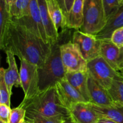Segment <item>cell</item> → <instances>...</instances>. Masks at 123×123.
I'll list each match as a JSON object with an SVG mask.
<instances>
[{
    "label": "cell",
    "instance_id": "6da1fadb",
    "mask_svg": "<svg viewBox=\"0 0 123 123\" xmlns=\"http://www.w3.org/2000/svg\"><path fill=\"white\" fill-rule=\"evenodd\" d=\"M51 43H46L27 28L11 20L0 39V48L10 51L20 60H25L38 67L43 66L50 55Z\"/></svg>",
    "mask_w": 123,
    "mask_h": 123
},
{
    "label": "cell",
    "instance_id": "7a4b0ae2",
    "mask_svg": "<svg viewBox=\"0 0 123 123\" xmlns=\"http://www.w3.org/2000/svg\"><path fill=\"white\" fill-rule=\"evenodd\" d=\"M26 111H31L49 117L67 118L71 116L70 112L61 102L55 87L40 91L32 98L23 100L19 105Z\"/></svg>",
    "mask_w": 123,
    "mask_h": 123
},
{
    "label": "cell",
    "instance_id": "3957f363",
    "mask_svg": "<svg viewBox=\"0 0 123 123\" xmlns=\"http://www.w3.org/2000/svg\"><path fill=\"white\" fill-rule=\"evenodd\" d=\"M61 38L53 43L50 55L44 64L38 67V89L43 91L55 87L60 81L66 78V72L61 56Z\"/></svg>",
    "mask_w": 123,
    "mask_h": 123
},
{
    "label": "cell",
    "instance_id": "277c9868",
    "mask_svg": "<svg viewBox=\"0 0 123 123\" xmlns=\"http://www.w3.org/2000/svg\"><path fill=\"white\" fill-rule=\"evenodd\" d=\"M106 22L102 0H85L84 21L79 30L95 36L105 27Z\"/></svg>",
    "mask_w": 123,
    "mask_h": 123
},
{
    "label": "cell",
    "instance_id": "5b68a950",
    "mask_svg": "<svg viewBox=\"0 0 123 123\" xmlns=\"http://www.w3.org/2000/svg\"><path fill=\"white\" fill-rule=\"evenodd\" d=\"M87 72L94 80L107 90L115 79H123V74L112 68L102 56L88 61Z\"/></svg>",
    "mask_w": 123,
    "mask_h": 123
},
{
    "label": "cell",
    "instance_id": "8992f818",
    "mask_svg": "<svg viewBox=\"0 0 123 123\" xmlns=\"http://www.w3.org/2000/svg\"><path fill=\"white\" fill-rule=\"evenodd\" d=\"M60 50L66 73L87 72L88 62L84 58L78 48L72 40L61 43Z\"/></svg>",
    "mask_w": 123,
    "mask_h": 123
},
{
    "label": "cell",
    "instance_id": "52a82bcc",
    "mask_svg": "<svg viewBox=\"0 0 123 123\" xmlns=\"http://www.w3.org/2000/svg\"><path fill=\"white\" fill-rule=\"evenodd\" d=\"M72 42L76 46L87 62L100 56L102 41L93 35L76 30L72 35Z\"/></svg>",
    "mask_w": 123,
    "mask_h": 123
},
{
    "label": "cell",
    "instance_id": "ba28073f",
    "mask_svg": "<svg viewBox=\"0 0 123 123\" xmlns=\"http://www.w3.org/2000/svg\"><path fill=\"white\" fill-rule=\"evenodd\" d=\"M19 74L21 88L25 95L24 100L30 99L40 92L38 67L25 60H20Z\"/></svg>",
    "mask_w": 123,
    "mask_h": 123
},
{
    "label": "cell",
    "instance_id": "9c48e42d",
    "mask_svg": "<svg viewBox=\"0 0 123 123\" xmlns=\"http://www.w3.org/2000/svg\"><path fill=\"white\" fill-rule=\"evenodd\" d=\"M11 20L27 28L34 34L42 38L46 43H50L47 37L45 29L42 22L37 0H31L30 12L28 16L19 19Z\"/></svg>",
    "mask_w": 123,
    "mask_h": 123
},
{
    "label": "cell",
    "instance_id": "30bf717a",
    "mask_svg": "<svg viewBox=\"0 0 123 123\" xmlns=\"http://www.w3.org/2000/svg\"><path fill=\"white\" fill-rule=\"evenodd\" d=\"M101 41L100 56L114 69L121 72L123 70V46L115 45L111 39Z\"/></svg>",
    "mask_w": 123,
    "mask_h": 123
},
{
    "label": "cell",
    "instance_id": "8fae6325",
    "mask_svg": "<svg viewBox=\"0 0 123 123\" xmlns=\"http://www.w3.org/2000/svg\"><path fill=\"white\" fill-rule=\"evenodd\" d=\"M56 88L61 102L68 109L75 103H87L84 97L67 81L66 78L56 84Z\"/></svg>",
    "mask_w": 123,
    "mask_h": 123
},
{
    "label": "cell",
    "instance_id": "7c38bea8",
    "mask_svg": "<svg viewBox=\"0 0 123 123\" xmlns=\"http://www.w3.org/2000/svg\"><path fill=\"white\" fill-rule=\"evenodd\" d=\"M88 87L91 103L100 106H109L115 105L108 90L98 84L89 74Z\"/></svg>",
    "mask_w": 123,
    "mask_h": 123
},
{
    "label": "cell",
    "instance_id": "4fadbf2b",
    "mask_svg": "<svg viewBox=\"0 0 123 123\" xmlns=\"http://www.w3.org/2000/svg\"><path fill=\"white\" fill-rule=\"evenodd\" d=\"M69 111L71 116L78 123H97L100 118L88 103L80 102L73 104Z\"/></svg>",
    "mask_w": 123,
    "mask_h": 123
},
{
    "label": "cell",
    "instance_id": "5bb4252c",
    "mask_svg": "<svg viewBox=\"0 0 123 123\" xmlns=\"http://www.w3.org/2000/svg\"><path fill=\"white\" fill-rule=\"evenodd\" d=\"M50 18L58 34L67 31V18L58 0H46Z\"/></svg>",
    "mask_w": 123,
    "mask_h": 123
},
{
    "label": "cell",
    "instance_id": "9a60e30c",
    "mask_svg": "<svg viewBox=\"0 0 123 123\" xmlns=\"http://www.w3.org/2000/svg\"><path fill=\"white\" fill-rule=\"evenodd\" d=\"M5 52L7 56L6 60L8 66L7 68H3L4 77L9 92L12 94L13 86L21 87L20 74L18 71L14 54L10 51H6Z\"/></svg>",
    "mask_w": 123,
    "mask_h": 123
},
{
    "label": "cell",
    "instance_id": "2e32d148",
    "mask_svg": "<svg viewBox=\"0 0 123 123\" xmlns=\"http://www.w3.org/2000/svg\"><path fill=\"white\" fill-rule=\"evenodd\" d=\"M67 81L84 97L87 103L91 102L88 87V72H78L66 73Z\"/></svg>",
    "mask_w": 123,
    "mask_h": 123
},
{
    "label": "cell",
    "instance_id": "e0dca14e",
    "mask_svg": "<svg viewBox=\"0 0 123 123\" xmlns=\"http://www.w3.org/2000/svg\"><path fill=\"white\" fill-rule=\"evenodd\" d=\"M123 26V4L118 10L107 21L105 27L95 37L100 40L111 39L113 32Z\"/></svg>",
    "mask_w": 123,
    "mask_h": 123
},
{
    "label": "cell",
    "instance_id": "ac0fdd59",
    "mask_svg": "<svg viewBox=\"0 0 123 123\" xmlns=\"http://www.w3.org/2000/svg\"><path fill=\"white\" fill-rule=\"evenodd\" d=\"M41 18L49 42L52 44L57 42L59 38V34L56 31L50 18L46 0H37Z\"/></svg>",
    "mask_w": 123,
    "mask_h": 123
},
{
    "label": "cell",
    "instance_id": "d6986e66",
    "mask_svg": "<svg viewBox=\"0 0 123 123\" xmlns=\"http://www.w3.org/2000/svg\"><path fill=\"white\" fill-rule=\"evenodd\" d=\"M84 1L85 0H74L72 8L67 15L68 28L79 30L82 26Z\"/></svg>",
    "mask_w": 123,
    "mask_h": 123
},
{
    "label": "cell",
    "instance_id": "ffe728a7",
    "mask_svg": "<svg viewBox=\"0 0 123 123\" xmlns=\"http://www.w3.org/2000/svg\"><path fill=\"white\" fill-rule=\"evenodd\" d=\"M89 105L100 118L111 120L117 123H123V106L114 105L109 106H100L88 103Z\"/></svg>",
    "mask_w": 123,
    "mask_h": 123
},
{
    "label": "cell",
    "instance_id": "44dd1931",
    "mask_svg": "<svg viewBox=\"0 0 123 123\" xmlns=\"http://www.w3.org/2000/svg\"><path fill=\"white\" fill-rule=\"evenodd\" d=\"M30 2L31 0H16L10 11L12 19H19L28 16L30 12Z\"/></svg>",
    "mask_w": 123,
    "mask_h": 123
},
{
    "label": "cell",
    "instance_id": "7402d4cb",
    "mask_svg": "<svg viewBox=\"0 0 123 123\" xmlns=\"http://www.w3.org/2000/svg\"><path fill=\"white\" fill-rule=\"evenodd\" d=\"M62 117H49L31 111H26L25 121L29 123H62Z\"/></svg>",
    "mask_w": 123,
    "mask_h": 123
},
{
    "label": "cell",
    "instance_id": "603a6c76",
    "mask_svg": "<svg viewBox=\"0 0 123 123\" xmlns=\"http://www.w3.org/2000/svg\"><path fill=\"white\" fill-rule=\"evenodd\" d=\"M115 104L123 106V79H115L108 90Z\"/></svg>",
    "mask_w": 123,
    "mask_h": 123
},
{
    "label": "cell",
    "instance_id": "cb8c5ba5",
    "mask_svg": "<svg viewBox=\"0 0 123 123\" xmlns=\"http://www.w3.org/2000/svg\"><path fill=\"white\" fill-rule=\"evenodd\" d=\"M11 19L10 13L7 8L6 0H0V39L3 37Z\"/></svg>",
    "mask_w": 123,
    "mask_h": 123
},
{
    "label": "cell",
    "instance_id": "d4e9b609",
    "mask_svg": "<svg viewBox=\"0 0 123 123\" xmlns=\"http://www.w3.org/2000/svg\"><path fill=\"white\" fill-rule=\"evenodd\" d=\"M11 96L4 77L3 67H1L0 69V104L6 105L10 107Z\"/></svg>",
    "mask_w": 123,
    "mask_h": 123
},
{
    "label": "cell",
    "instance_id": "484cf974",
    "mask_svg": "<svg viewBox=\"0 0 123 123\" xmlns=\"http://www.w3.org/2000/svg\"><path fill=\"white\" fill-rule=\"evenodd\" d=\"M106 21H108L122 5L120 0H102Z\"/></svg>",
    "mask_w": 123,
    "mask_h": 123
},
{
    "label": "cell",
    "instance_id": "4316f807",
    "mask_svg": "<svg viewBox=\"0 0 123 123\" xmlns=\"http://www.w3.org/2000/svg\"><path fill=\"white\" fill-rule=\"evenodd\" d=\"M26 109L19 106L12 109L8 123H20L25 119Z\"/></svg>",
    "mask_w": 123,
    "mask_h": 123
},
{
    "label": "cell",
    "instance_id": "83f0119b",
    "mask_svg": "<svg viewBox=\"0 0 123 123\" xmlns=\"http://www.w3.org/2000/svg\"><path fill=\"white\" fill-rule=\"evenodd\" d=\"M111 40L118 46H123V26L117 29L113 32L111 37Z\"/></svg>",
    "mask_w": 123,
    "mask_h": 123
},
{
    "label": "cell",
    "instance_id": "f1b7e54d",
    "mask_svg": "<svg viewBox=\"0 0 123 123\" xmlns=\"http://www.w3.org/2000/svg\"><path fill=\"white\" fill-rule=\"evenodd\" d=\"M12 109L6 105L0 104V121L8 123Z\"/></svg>",
    "mask_w": 123,
    "mask_h": 123
},
{
    "label": "cell",
    "instance_id": "f546056e",
    "mask_svg": "<svg viewBox=\"0 0 123 123\" xmlns=\"http://www.w3.org/2000/svg\"><path fill=\"white\" fill-rule=\"evenodd\" d=\"M74 2V0H64V8L66 15H67L68 13L71 10Z\"/></svg>",
    "mask_w": 123,
    "mask_h": 123
},
{
    "label": "cell",
    "instance_id": "4dcf8cb0",
    "mask_svg": "<svg viewBox=\"0 0 123 123\" xmlns=\"http://www.w3.org/2000/svg\"><path fill=\"white\" fill-rule=\"evenodd\" d=\"M97 123H117L115 121H112L111 120H109L107 118H100L98 121Z\"/></svg>",
    "mask_w": 123,
    "mask_h": 123
},
{
    "label": "cell",
    "instance_id": "1f68e13d",
    "mask_svg": "<svg viewBox=\"0 0 123 123\" xmlns=\"http://www.w3.org/2000/svg\"><path fill=\"white\" fill-rule=\"evenodd\" d=\"M62 123H78L75 120L73 119V118L72 116L69 117L67 118L64 119L62 121Z\"/></svg>",
    "mask_w": 123,
    "mask_h": 123
},
{
    "label": "cell",
    "instance_id": "d6a6232c",
    "mask_svg": "<svg viewBox=\"0 0 123 123\" xmlns=\"http://www.w3.org/2000/svg\"><path fill=\"white\" fill-rule=\"evenodd\" d=\"M16 1V0H6L7 8H8V10H9V12L10 11L11 7H12V6L14 4V3Z\"/></svg>",
    "mask_w": 123,
    "mask_h": 123
},
{
    "label": "cell",
    "instance_id": "836d02e7",
    "mask_svg": "<svg viewBox=\"0 0 123 123\" xmlns=\"http://www.w3.org/2000/svg\"><path fill=\"white\" fill-rule=\"evenodd\" d=\"M58 1H59V2H60V4H61L62 8H63L64 11V0H58ZM64 12H65V11H64ZM65 13H66V12H65Z\"/></svg>",
    "mask_w": 123,
    "mask_h": 123
},
{
    "label": "cell",
    "instance_id": "e575fe53",
    "mask_svg": "<svg viewBox=\"0 0 123 123\" xmlns=\"http://www.w3.org/2000/svg\"><path fill=\"white\" fill-rule=\"evenodd\" d=\"M27 123V122H26V121H25V120H23L22 121L21 123Z\"/></svg>",
    "mask_w": 123,
    "mask_h": 123
},
{
    "label": "cell",
    "instance_id": "d590c367",
    "mask_svg": "<svg viewBox=\"0 0 123 123\" xmlns=\"http://www.w3.org/2000/svg\"><path fill=\"white\" fill-rule=\"evenodd\" d=\"M120 2H121V5H122L123 4V0H120Z\"/></svg>",
    "mask_w": 123,
    "mask_h": 123
},
{
    "label": "cell",
    "instance_id": "8d00e7d4",
    "mask_svg": "<svg viewBox=\"0 0 123 123\" xmlns=\"http://www.w3.org/2000/svg\"><path fill=\"white\" fill-rule=\"evenodd\" d=\"M121 72V73H122V74H123V70H121V72Z\"/></svg>",
    "mask_w": 123,
    "mask_h": 123
},
{
    "label": "cell",
    "instance_id": "74e56055",
    "mask_svg": "<svg viewBox=\"0 0 123 123\" xmlns=\"http://www.w3.org/2000/svg\"><path fill=\"white\" fill-rule=\"evenodd\" d=\"M0 123H2V121H0Z\"/></svg>",
    "mask_w": 123,
    "mask_h": 123
},
{
    "label": "cell",
    "instance_id": "f35d334b",
    "mask_svg": "<svg viewBox=\"0 0 123 123\" xmlns=\"http://www.w3.org/2000/svg\"></svg>",
    "mask_w": 123,
    "mask_h": 123
}]
</instances>
